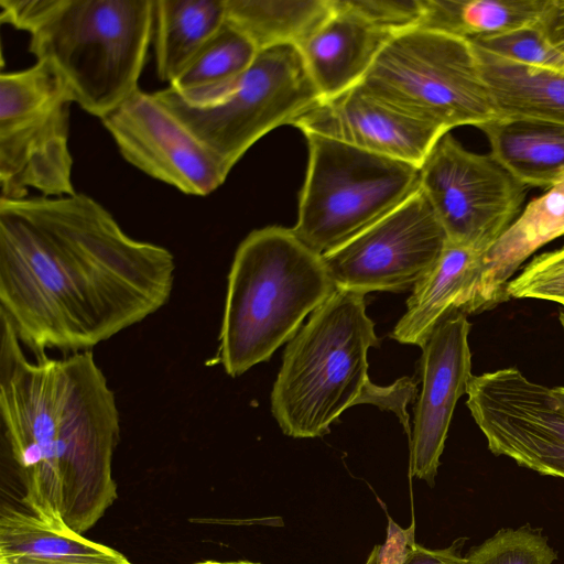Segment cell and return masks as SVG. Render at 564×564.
<instances>
[{
  "label": "cell",
  "mask_w": 564,
  "mask_h": 564,
  "mask_svg": "<svg viewBox=\"0 0 564 564\" xmlns=\"http://www.w3.org/2000/svg\"><path fill=\"white\" fill-rule=\"evenodd\" d=\"M175 268L88 195L0 198V313L34 357L90 350L142 322L169 301Z\"/></svg>",
  "instance_id": "obj_1"
},
{
  "label": "cell",
  "mask_w": 564,
  "mask_h": 564,
  "mask_svg": "<svg viewBox=\"0 0 564 564\" xmlns=\"http://www.w3.org/2000/svg\"><path fill=\"white\" fill-rule=\"evenodd\" d=\"M0 313V432L21 502L57 529L85 533L117 499L116 395L93 351L31 360Z\"/></svg>",
  "instance_id": "obj_2"
},
{
  "label": "cell",
  "mask_w": 564,
  "mask_h": 564,
  "mask_svg": "<svg viewBox=\"0 0 564 564\" xmlns=\"http://www.w3.org/2000/svg\"><path fill=\"white\" fill-rule=\"evenodd\" d=\"M378 345L365 294L336 289L283 352L271 392V411L282 432L322 437L345 410L366 403L393 412L410 436L406 404L415 399L416 384L408 377L387 387L370 381L367 354Z\"/></svg>",
  "instance_id": "obj_3"
},
{
  "label": "cell",
  "mask_w": 564,
  "mask_h": 564,
  "mask_svg": "<svg viewBox=\"0 0 564 564\" xmlns=\"http://www.w3.org/2000/svg\"><path fill=\"white\" fill-rule=\"evenodd\" d=\"M2 23L30 34L86 112L102 119L139 90L154 0H0Z\"/></svg>",
  "instance_id": "obj_4"
},
{
  "label": "cell",
  "mask_w": 564,
  "mask_h": 564,
  "mask_svg": "<svg viewBox=\"0 0 564 564\" xmlns=\"http://www.w3.org/2000/svg\"><path fill=\"white\" fill-rule=\"evenodd\" d=\"M322 256L292 228L251 231L230 267L218 358L230 377L267 361L334 292Z\"/></svg>",
  "instance_id": "obj_5"
},
{
  "label": "cell",
  "mask_w": 564,
  "mask_h": 564,
  "mask_svg": "<svg viewBox=\"0 0 564 564\" xmlns=\"http://www.w3.org/2000/svg\"><path fill=\"white\" fill-rule=\"evenodd\" d=\"M154 95L229 170L260 138L322 99L294 45L260 51L228 83L185 93L167 86Z\"/></svg>",
  "instance_id": "obj_6"
},
{
  "label": "cell",
  "mask_w": 564,
  "mask_h": 564,
  "mask_svg": "<svg viewBox=\"0 0 564 564\" xmlns=\"http://www.w3.org/2000/svg\"><path fill=\"white\" fill-rule=\"evenodd\" d=\"M308 164L296 237L316 253L344 245L420 189V167L318 134H305Z\"/></svg>",
  "instance_id": "obj_7"
},
{
  "label": "cell",
  "mask_w": 564,
  "mask_h": 564,
  "mask_svg": "<svg viewBox=\"0 0 564 564\" xmlns=\"http://www.w3.org/2000/svg\"><path fill=\"white\" fill-rule=\"evenodd\" d=\"M391 106L446 131L497 118L470 41L414 28L395 34L359 83Z\"/></svg>",
  "instance_id": "obj_8"
},
{
  "label": "cell",
  "mask_w": 564,
  "mask_h": 564,
  "mask_svg": "<svg viewBox=\"0 0 564 564\" xmlns=\"http://www.w3.org/2000/svg\"><path fill=\"white\" fill-rule=\"evenodd\" d=\"M72 94L45 61L0 76V193L22 199L76 194L68 145Z\"/></svg>",
  "instance_id": "obj_9"
},
{
  "label": "cell",
  "mask_w": 564,
  "mask_h": 564,
  "mask_svg": "<svg viewBox=\"0 0 564 564\" xmlns=\"http://www.w3.org/2000/svg\"><path fill=\"white\" fill-rule=\"evenodd\" d=\"M420 189L448 241L489 250L520 215L528 187L447 132L420 166Z\"/></svg>",
  "instance_id": "obj_10"
},
{
  "label": "cell",
  "mask_w": 564,
  "mask_h": 564,
  "mask_svg": "<svg viewBox=\"0 0 564 564\" xmlns=\"http://www.w3.org/2000/svg\"><path fill=\"white\" fill-rule=\"evenodd\" d=\"M466 394L492 454L564 479V406L553 388L508 367L473 375Z\"/></svg>",
  "instance_id": "obj_11"
},
{
  "label": "cell",
  "mask_w": 564,
  "mask_h": 564,
  "mask_svg": "<svg viewBox=\"0 0 564 564\" xmlns=\"http://www.w3.org/2000/svg\"><path fill=\"white\" fill-rule=\"evenodd\" d=\"M448 239L419 189L380 220L322 256L336 289L406 291L426 275Z\"/></svg>",
  "instance_id": "obj_12"
},
{
  "label": "cell",
  "mask_w": 564,
  "mask_h": 564,
  "mask_svg": "<svg viewBox=\"0 0 564 564\" xmlns=\"http://www.w3.org/2000/svg\"><path fill=\"white\" fill-rule=\"evenodd\" d=\"M100 120L126 161L186 195L212 194L231 171L154 93L137 90Z\"/></svg>",
  "instance_id": "obj_13"
},
{
  "label": "cell",
  "mask_w": 564,
  "mask_h": 564,
  "mask_svg": "<svg viewBox=\"0 0 564 564\" xmlns=\"http://www.w3.org/2000/svg\"><path fill=\"white\" fill-rule=\"evenodd\" d=\"M466 314L453 312L432 330L422 347V389L410 437L412 476L431 487L440 466L452 415L471 378Z\"/></svg>",
  "instance_id": "obj_14"
},
{
  "label": "cell",
  "mask_w": 564,
  "mask_h": 564,
  "mask_svg": "<svg viewBox=\"0 0 564 564\" xmlns=\"http://www.w3.org/2000/svg\"><path fill=\"white\" fill-rule=\"evenodd\" d=\"M292 126L304 134L335 139L417 167L448 132L391 106L360 84L321 99Z\"/></svg>",
  "instance_id": "obj_15"
},
{
  "label": "cell",
  "mask_w": 564,
  "mask_h": 564,
  "mask_svg": "<svg viewBox=\"0 0 564 564\" xmlns=\"http://www.w3.org/2000/svg\"><path fill=\"white\" fill-rule=\"evenodd\" d=\"M330 15L299 47L322 99L358 85L384 45L395 35L332 0Z\"/></svg>",
  "instance_id": "obj_16"
},
{
  "label": "cell",
  "mask_w": 564,
  "mask_h": 564,
  "mask_svg": "<svg viewBox=\"0 0 564 564\" xmlns=\"http://www.w3.org/2000/svg\"><path fill=\"white\" fill-rule=\"evenodd\" d=\"M488 250L447 241L433 268L412 289L406 311L394 326L391 337L421 348L435 326L448 314H470Z\"/></svg>",
  "instance_id": "obj_17"
},
{
  "label": "cell",
  "mask_w": 564,
  "mask_h": 564,
  "mask_svg": "<svg viewBox=\"0 0 564 564\" xmlns=\"http://www.w3.org/2000/svg\"><path fill=\"white\" fill-rule=\"evenodd\" d=\"M563 235L564 177L531 199L485 253L470 314L490 310L507 301V285L522 263L541 247Z\"/></svg>",
  "instance_id": "obj_18"
},
{
  "label": "cell",
  "mask_w": 564,
  "mask_h": 564,
  "mask_svg": "<svg viewBox=\"0 0 564 564\" xmlns=\"http://www.w3.org/2000/svg\"><path fill=\"white\" fill-rule=\"evenodd\" d=\"M0 564H132L122 553L70 529H57L29 509L2 505Z\"/></svg>",
  "instance_id": "obj_19"
},
{
  "label": "cell",
  "mask_w": 564,
  "mask_h": 564,
  "mask_svg": "<svg viewBox=\"0 0 564 564\" xmlns=\"http://www.w3.org/2000/svg\"><path fill=\"white\" fill-rule=\"evenodd\" d=\"M479 130L489 153L528 188H549L564 177V124L497 117Z\"/></svg>",
  "instance_id": "obj_20"
},
{
  "label": "cell",
  "mask_w": 564,
  "mask_h": 564,
  "mask_svg": "<svg viewBox=\"0 0 564 564\" xmlns=\"http://www.w3.org/2000/svg\"><path fill=\"white\" fill-rule=\"evenodd\" d=\"M474 47L498 117L564 124V70L522 65Z\"/></svg>",
  "instance_id": "obj_21"
},
{
  "label": "cell",
  "mask_w": 564,
  "mask_h": 564,
  "mask_svg": "<svg viewBox=\"0 0 564 564\" xmlns=\"http://www.w3.org/2000/svg\"><path fill=\"white\" fill-rule=\"evenodd\" d=\"M226 22V0H154L156 74L171 85Z\"/></svg>",
  "instance_id": "obj_22"
},
{
  "label": "cell",
  "mask_w": 564,
  "mask_h": 564,
  "mask_svg": "<svg viewBox=\"0 0 564 564\" xmlns=\"http://www.w3.org/2000/svg\"><path fill=\"white\" fill-rule=\"evenodd\" d=\"M332 0H226V21L258 51L300 47L330 15Z\"/></svg>",
  "instance_id": "obj_23"
},
{
  "label": "cell",
  "mask_w": 564,
  "mask_h": 564,
  "mask_svg": "<svg viewBox=\"0 0 564 564\" xmlns=\"http://www.w3.org/2000/svg\"><path fill=\"white\" fill-rule=\"evenodd\" d=\"M546 0H423L420 28L468 41L539 23Z\"/></svg>",
  "instance_id": "obj_24"
},
{
  "label": "cell",
  "mask_w": 564,
  "mask_h": 564,
  "mask_svg": "<svg viewBox=\"0 0 564 564\" xmlns=\"http://www.w3.org/2000/svg\"><path fill=\"white\" fill-rule=\"evenodd\" d=\"M258 53L251 40L226 21L169 86L185 93L228 83L241 75Z\"/></svg>",
  "instance_id": "obj_25"
},
{
  "label": "cell",
  "mask_w": 564,
  "mask_h": 564,
  "mask_svg": "<svg viewBox=\"0 0 564 564\" xmlns=\"http://www.w3.org/2000/svg\"><path fill=\"white\" fill-rule=\"evenodd\" d=\"M466 564H553L557 554L540 529H501L465 556Z\"/></svg>",
  "instance_id": "obj_26"
},
{
  "label": "cell",
  "mask_w": 564,
  "mask_h": 564,
  "mask_svg": "<svg viewBox=\"0 0 564 564\" xmlns=\"http://www.w3.org/2000/svg\"><path fill=\"white\" fill-rule=\"evenodd\" d=\"M470 42L488 53L514 63L564 70V55L549 43L536 25Z\"/></svg>",
  "instance_id": "obj_27"
},
{
  "label": "cell",
  "mask_w": 564,
  "mask_h": 564,
  "mask_svg": "<svg viewBox=\"0 0 564 564\" xmlns=\"http://www.w3.org/2000/svg\"><path fill=\"white\" fill-rule=\"evenodd\" d=\"M509 299L545 300L564 306V246L533 258L507 285Z\"/></svg>",
  "instance_id": "obj_28"
},
{
  "label": "cell",
  "mask_w": 564,
  "mask_h": 564,
  "mask_svg": "<svg viewBox=\"0 0 564 564\" xmlns=\"http://www.w3.org/2000/svg\"><path fill=\"white\" fill-rule=\"evenodd\" d=\"M343 2L366 21L392 34L420 28L424 13L423 0H343Z\"/></svg>",
  "instance_id": "obj_29"
},
{
  "label": "cell",
  "mask_w": 564,
  "mask_h": 564,
  "mask_svg": "<svg viewBox=\"0 0 564 564\" xmlns=\"http://www.w3.org/2000/svg\"><path fill=\"white\" fill-rule=\"evenodd\" d=\"M415 544L414 523L403 529L389 518L386 542L378 553L379 564H402Z\"/></svg>",
  "instance_id": "obj_30"
},
{
  "label": "cell",
  "mask_w": 564,
  "mask_h": 564,
  "mask_svg": "<svg viewBox=\"0 0 564 564\" xmlns=\"http://www.w3.org/2000/svg\"><path fill=\"white\" fill-rule=\"evenodd\" d=\"M465 542V538H458L443 549H427L415 544L402 564H466L462 553Z\"/></svg>",
  "instance_id": "obj_31"
},
{
  "label": "cell",
  "mask_w": 564,
  "mask_h": 564,
  "mask_svg": "<svg viewBox=\"0 0 564 564\" xmlns=\"http://www.w3.org/2000/svg\"><path fill=\"white\" fill-rule=\"evenodd\" d=\"M536 26L549 43L564 55V0H546Z\"/></svg>",
  "instance_id": "obj_32"
},
{
  "label": "cell",
  "mask_w": 564,
  "mask_h": 564,
  "mask_svg": "<svg viewBox=\"0 0 564 564\" xmlns=\"http://www.w3.org/2000/svg\"><path fill=\"white\" fill-rule=\"evenodd\" d=\"M199 564H260V563H253V562H248V561H236V562L205 561Z\"/></svg>",
  "instance_id": "obj_33"
},
{
  "label": "cell",
  "mask_w": 564,
  "mask_h": 564,
  "mask_svg": "<svg viewBox=\"0 0 564 564\" xmlns=\"http://www.w3.org/2000/svg\"><path fill=\"white\" fill-rule=\"evenodd\" d=\"M553 389H554L555 395L557 397V399L564 406V387H555Z\"/></svg>",
  "instance_id": "obj_34"
},
{
  "label": "cell",
  "mask_w": 564,
  "mask_h": 564,
  "mask_svg": "<svg viewBox=\"0 0 564 564\" xmlns=\"http://www.w3.org/2000/svg\"><path fill=\"white\" fill-rule=\"evenodd\" d=\"M558 319H560L561 326L564 330V306L562 307V310L560 312Z\"/></svg>",
  "instance_id": "obj_35"
}]
</instances>
